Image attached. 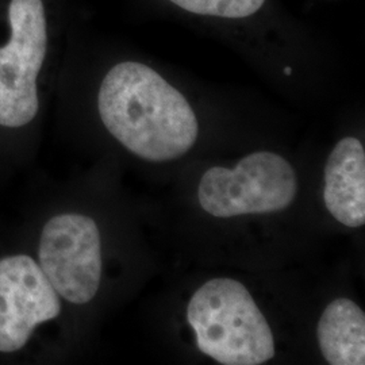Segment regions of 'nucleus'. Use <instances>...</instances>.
<instances>
[{"mask_svg":"<svg viewBox=\"0 0 365 365\" xmlns=\"http://www.w3.org/2000/svg\"><path fill=\"white\" fill-rule=\"evenodd\" d=\"M98 108L108 133L146 161L179 158L197 140V119L182 92L140 63L126 61L108 71Z\"/></svg>","mask_w":365,"mask_h":365,"instance_id":"nucleus-1","label":"nucleus"},{"mask_svg":"<svg viewBox=\"0 0 365 365\" xmlns=\"http://www.w3.org/2000/svg\"><path fill=\"white\" fill-rule=\"evenodd\" d=\"M196 346L223 365H261L274 356L272 330L242 283L220 277L205 283L187 307Z\"/></svg>","mask_w":365,"mask_h":365,"instance_id":"nucleus-2","label":"nucleus"},{"mask_svg":"<svg viewBox=\"0 0 365 365\" xmlns=\"http://www.w3.org/2000/svg\"><path fill=\"white\" fill-rule=\"evenodd\" d=\"M298 192L297 173L286 158L256 152L235 167H212L202 176L197 199L217 218L267 214L287 209Z\"/></svg>","mask_w":365,"mask_h":365,"instance_id":"nucleus-3","label":"nucleus"},{"mask_svg":"<svg viewBox=\"0 0 365 365\" xmlns=\"http://www.w3.org/2000/svg\"><path fill=\"white\" fill-rule=\"evenodd\" d=\"M11 38L0 48V126H26L38 113L37 78L48 48L42 0H11Z\"/></svg>","mask_w":365,"mask_h":365,"instance_id":"nucleus-4","label":"nucleus"},{"mask_svg":"<svg viewBox=\"0 0 365 365\" xmlns=\"http://www.w3.org/2000/svg\"><path fill=\"white\" fill-rule=\"evenodd\" d=\"M38 265L56 292L73 304L90 303L102 280V244L91 217L66 212L39 235Z\"/></svg>","mask_w":365,"mask_h":365,"instance_id":"nucleus-5","label":"nucleus"},{"mask_svg":"<svg viewBox=\"0 0 365 365\" xmlns=\"http://www.w3.org/2000/svg\"><path fill=\"white\" fill-rule=\"evenodd\" d=\"M61 313L60 295L29 255L0 259V353L24 349L36 327Z\"/></svg>","mask_w":365,"mask_h":365,"instance_id":"nucleus-6","label":"nucleus"},{"mask_svg":"<svg viewBox=\"0 0 365 365\" xmlns=\"http://www.w3.org/2000/svg\"><path fill=\"white\" fill-rule=\"evenodd\" d=\"M324 199L327 211L348 227L365 223V150L354 138H342L325 165Z\"/></svg>","mask_w":365,"mask_h":365,"instance_id":"nucleus-7","label":"nucleus"},{"mask_svg":"<svg viewBox=\"0 0 365 365\" xmlns=\"http://www.w3.org/2000/svg\"><path fill=\"white\" fill-rule=\"evenodd\" d=\"M317 336L327 364H365V314L353 300L339 298L327 304Z\"/></svg>","mask_w":365,"mask_h":365,"instance_id":"nucleus-8","label":"nucleus"},{"mask_svg":"<svg viewBox=\"0 0 365 365\" xmlns=\"http://www.w3.org/2000/svg\"><path fill=\"white\" fill-rule=\"evenodd\" d=\"M188 13L240 19L257 13L265 0H170Z\"/></svg>","mask_w":365,"mask_h":365,"instance_id":"nucleus-9","label":"nucleus"},{"mask_svg":"<svg viewBox=\"0 0 365 365\" xmlns=\"http://www.w3.org/2000/svg\"><path fill=\"white\" fill-rule=\"evenodd\" d=\"M284 72H286V75H289V73H291V68H286V69H284Z\"/></svg>","mask_w":365,"mask_h":365,"instance_id":"nucleus-10","label":"nucleus"}]
</instances>
